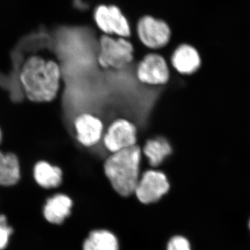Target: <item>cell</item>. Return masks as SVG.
I'll use <instances>...</instances> for the list:
<instances>
[{"label": "cell", "instance_id": "6da1fadb", "mask_svg": "<svg viewBox=\"0 0 250 250\" xmlns=\"http://www.w3.org/2000/svg\"><path fill=\"white\" fill-rule=\"evenodd\" d=\"M61 72L55 62L31 57L26 62L21 74L28 98L36 103L50 102L59 91Z\"/></svg>", "mask_w": 250, "mask_h": 250}, {"label": "cell", "instance_id": "7a4b0ae2", "mask_svg": "<svg viewBox=\"0 0 250 250\" xmlns=\"http://www.w3.org/2000/svg\"><path fill=\"white\" fill-rule=\"evenodd\" d=\"M141 161V148L137 146L113 153L105 161V174L122 196L134 193L139 180Z\"/></svg>", "mask_w": 250, "mask_h": 250}, {"label": "cell", "instance_id": "3957f363", "mask_svg": "<svg viewBox=\"0 0 250 250\" xmlns=\"http://www.w3.org/2000/svg\"><path fill=\"white\" fill-rule=\"evenodd\" d=\"M97 62L104 70H124L135 62L134 45L126 38L102 34Z\"/></svg>", "mask_w": 250, "mask_h": 250}, {"label": "cell", "instance_id": "277c9868", "mask_svg": "<svg viewBox=\"0 0 250 250\" xmlns=\"http://www.w3.org/2000/svg\"><path fill=\"white\" fill-rule=\"evenodd\" d=\"M136 34L141 43L149 52L157 53L170 42L171 30L165 21L145 16L138 21Z\"/></svg>", "mask_w": 250, "mask_h": 250}, {"label": "cell", "instance_id": "5b68a950", "mask_svg": "<svg viewBox=\"0 0 250 250\" xmlns=\"http://www.w3.org/2000/svg\"><path fill=\"white\" fill-rule=\"evenodd\" d=\"M95 26L106 35L130 39L131 36L129 21L121 9L115 5L102 4L93 13Z\"/></svg>", "mask_w": 250, "mask_h": 250}, {"label": "cell", "instance_id": "8992f818", "mask_svg": "<svg viewBox=\"0 0 250 250\" xmlns=\"http://www.w3.org/2000/svg\"><path fill=\"white\" fill-rule=\"evenodd\" d=\"M136 74L138 80L149 85H163L170 77V67L166 59L156 52H149L137 63Z\"/></svg>", "mask_w": 250, "mask_h": 250}, {"label": "cell", "instance_id": "52a82bcc", "mask_svg": "<svg viewBox=\"0 0 250 250\" xmlns=\"http://www.w3.org/2000/svg\"><path fill=\"white\" fill-rule=\"evenodd\" d=\"M170 189L168 179L164 172L148 170L139 179L134 193L143 204L159 201Z\"/></svg>", "mask_w": 250, "mask_h": 250}, {"label": "cell", "instance_id": "ba28073f", "mask_svg": "<svg viewBox=\"0 0 250 250\" xmlns=\"http://www.w3.org/2000/svg\"><path fill=\"white\" fill-rule=\"evenodd\" d=\"M137 130L135 125L125 119L113 122L104 138L105 147L112 153L136 146Z\"/></svg>", "mask_w": 250, "mask_h": 250}, {"label": "cell", "instance_id": "9c48e42d", "mask_svg": "<svg viewBox=\"0 0 250 250\" xmlns=\"http://www.w3.org/2000/svg\"><path fill=\"white\" fill-rule=\"evenodd\" d=\"M168 64L180 75H191L200 70L202 59L195 47L184 43L174 49Z\"/></svg>", "mask_w": 250, "mask_h": 250}, {"label": "cell", "instance_id": "30bf717a", "mask_svg": "<svg viewBox=\"0 0 250 250\" xmlns=\"http://www.w3.org/2000/svg\"><path fill=\"white\" fill-rule=\"evenodd\" d=\"M75 125L77 139L85 147L95 146L101 139L104 126L97 117L83 113L77 117Z\"/></svg>", "mask_w": 250, "mask_h": 250}, {"label": "cell", "instance_id": "8fae6325", "mask_svg": "<svg viewBox=\"0 0 250 250\" xmlns=\"http://www.w3.org/2000/svg\"><path fill=\"white\" fill-rule=\"evenodd\" d=\"M72 207L70 197L59 194L47 200L44 208V215L49 223L60 225L70 214Z\"/></svg>", "mask_w": 250, "mask_h": 250}, {"label": "cell", "instance_id": "7c38bea8", "mask_svg": "<svg viewBox=\"0 0 250 250\" xmlns=\"http://www.w3.org/2000/svg\"><path fill=\"white\" fill-rule=\"evenodd\" d=\"M21 178L19 161L13 153L0 152V186L11 187Z\"/></svg>", "mask_w": 250, "mask_h": 250}, {"label": "cell", "instance_id": "4fadbf2b", "mask_svg": "<svg viewBox=\"0 0 250 250\" xmlns=\"http://www.w3.org/2000/svg\"><path fill=\"white\" fill-rule=\"evenodd\" d=\"M143 152L147 156L151 166L156 167L164 162L172 152L170 143L162 137L148 140Z\"/></svg>", "mask_w": 250, "mask_h": 250}, {"label": "cell", "instance_id": "5bb4252c", "mask_svg": "<svg viewBox=\"0 0 250 250\" xmlns=\"http://www.w3.org/2000/svg\"><path fill=\"white\" fill-rule=\"evenodd\" d=\"M34 177L37 183L45 188L58 187L62 183V171L45 161H41L34 167Z\"/></svg>", "mask_w": 250, "mask_h": 250}, {"label": "cell", "instance_id": "9a60e30c", "mask_svg": "<svg viewBox=\"0 0 250 250\" xmlns=\"http://www.w3.org/2000/svg\"><path fill=\"white\" fill-rule=\"evenodd\" d=\"M83 250H118V240L110 231L96 230L84 241Z\"/></svg>", "mask_w": 250, "mask_h": 250}, {"label": "cell", "instance_id": "2e32d148", "mask_svg": "<svg viewBox=\"0 0 250 250\" xmlns=\"http://www.w3.org/2000/svg\"><path fill=\"white\" fill-rule=\"evenodd\" d=\"M13 229L9 226L6 216L0 215V250H4L9 243Z\"/></svg>", "mask_w": 250, "mask_h": 250}, {"label": "cell", "instance_id": "e0dca14e", "mask_svg": "<svg viewBox=\"0 0 250 250\" xmlns=\"http://www.w3.org/2000/svg\"><path fill=\"white\" fill-rule=\"evenodd\" d=\"M167 250H191L190 243L182 236L173 237L169 242Z\"/></svg>", "mask_w": 250, "mask_h": 250}, {"label": "cell", "instance_id": "ac0fdd59", "mask_svg": "<svg viewBox=\"0 0 250 250\" xmlns=\"http://www.w3.org/2000/svg\"><path fill=\"white\" fill-rule=\"evenodd\" d=\"M1 131H0V143H1Z\"/></svg>", "mask_w": 250, "mask_h": 250}, {"label": "cell", "instance_id": "d6986e66", "mask_svg": "<svg viewBox=\"0 0 250 250\" xmlns=\"http://www.w3.org/2000/svg\"><path fill=\"white\" fill-rule=\"evenodd\" d=\"M249 226H250V220Z\"/></svg>", "mask_w": 250, "mask_h": 250}]
</instances>
